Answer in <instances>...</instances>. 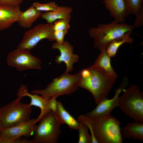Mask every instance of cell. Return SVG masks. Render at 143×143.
I'll list each match as a JSON object with an SVG mask.
<instances>
[{
	"mask_svg": "<svg viewBox=\"0 0 143 143\" xmlns=\"http://www.w3.org/2000/svg\"><path fill=\"white\" fill-rule=\"evenodd\" d=\"M123 138L143 140V122L133 121L121 128Z\"/></svg>",
	"mask_w": 143,
	"mask_h": 143,
	"instance_id": "cell-16",
	"label": "cell"
},
{
	"mask_svg": "<svg viewBox=\"0 0 143 143\" xmlns=\"http://www.w3.org/2000/svg\"><path fill=\"white\" fill-rule=\"evenodd\" d=\"M77 120L88 127L92 137V143L123 142L120 122L110 114L95 117L82 114Z\"/></svg>",
	"mask_w": 143,
	"mask_h": 143,
	"instance_id": "cell-1",
	"label": "cell"
},
{
	"mask_svg": "<svg viewBox=\"0 0 143 143\" xmlns=\"http://www.w3.org/2000/svg\"><path fill=\"white\" fill-rule=\"evenodd\" d=\"M56 116L61 124H65L71 128L78 129L79 122L65 109L62 103L57 101Z\"/></svg>",
	"mask_w": 143,
	"mask_h": 143,
	"instance_id": "cell-19",
	"label": "cell"
},
{
	"mask_svg": "<svg viewBox=\"0 0 143 143\" xmlns=\"http://www.w3.org/2000/svg\"><path fill=\"white\" fill-rule=\"evenodd\" d=\"M73 12L71 7L69 6H58L54 10L41 13V17L46 20L48 23L53 24L60 19H70Z\"/></svg>",
	"mask_w": 143,
	"mask_h": 143,
	"instance_id": "cell-17",
	"label": "cell"
},
{
	"mask_svg": "<svg viewBox=\"0 0 143 143\" xmlns=\"http://www.w3.org/2000/svg\"><path fill=\"white\" fill-rule=\"evenodd\" d=\"M79 122L78 129L79 132L78 143H92V138L91 135L88 132L89 129L84 123Z\"/></svg>",
	"mask_w": 143,
	"mask_h": 143,
	"instance_id": "cell-22",
	"label": "cell"
},
{
	"mask_svg": "<svg viewBox=\"0 0 143 143\" xmlns=\"http://www.w3.org/2000/svg\"><path fill=\"white\" fill-rule=\"evenodd\" d=\"M36 119H30L26 121L10 127L2 129L0 143H14L22 136H27L34 133Z\"/></svg>",
	"mask_w": 143,
	"mask_h": 143,
	"instance_id": "cell-10",
	"label": "cell"
},
{
	"mask_svg": "<svg viewBox=\"0 0 143 143\" xmlns=\"http://www.w3.org/2000/svg\"><path fill=\"white\" fill-rule=\"evenodd\" d=\"M14 143H33V142L32 140L20 138L16 140Z\"/></svg>",
	"mask_w": 143,
	"mask_h": 143,
	"instance_id": "cell-30",
	"label": "cell"
},
{
	"mask_svg": "<svg viewBox=\"0 0 143 143\" xmlns=\"http://www.w3.org/2000/svg\"><path fill=\"white\" fill-rule=\"evenodd\" d=\"M6 60L8 66L20 71L41 68L40 59L33 55L30 50L27 49L17 48L8 54Z\"/></svg>",
	"mask_w": 143,
	"mask_h": 143,
	"instance_id": "cell-8",
	"label": "cell"
},
{
	"mask_svg": "<svg viewBox=\"0 0 143 143\" xmlns=\"http://www.w3.org/2000/svg\"><path fill=\"white\" fill-rule=\"evenodd\" d=\"M51 47L53 49H58L60 52V55L56 57V62L58 64L62 62L65 63L66 68L65 72L69 73L72 71L73 70V64L77 62L79 59L78 55L73 53V46L66 41L62 43L56 42L53 44Z\"/></svg>",
	"mask_w": 143,
	"mask_h": 143,
	"instance_id": "cell-12",
	"label": "cell"
},
{
	"mask_svg": "<svg viewBox=\"0 0 143 143\" xmlns=\"http://www.w3.org/2000/svg\"><path fill=\"white\" fill-rule=\"evenodd\" d=\"M2 129V128H1V126L0 125V137L1 136Z\"/></svg>",
	"mask_w": 143,
	"mask_h": 143,
	"instance_id": "cell-31",
	"label": "cell"
},
{
	"mask_svg": "<svg viewBox=\"0 0 143 143\" xmlns=\"http://www.w3.org/2000/svg\"><path fill=\"white\" fill-rule=\"evenodd\" d=\"M32 5L38 11L45 12L54 10L58 6L55 2L52 1L45 3L35 2L33 3Z\"/></svg>",
	"mask_w": 143,
	"mask_h": 143,
	"instance_id": "cell-24",
	"label": "cell"
},
{
	"mask_svg": "<svg viewBox=\"0 0 143 143\" xmlns=\"http://www.w3.org/2000/svg\"><path fill=\"white\" fill-rule=\"evenodd\" d=\"M109 76L117 78L118 75L111 66V57L106 50L101 51L93 64Z\"/></svg>",
	"mask_w": 143,
	"mask_h": 143,
	"instance_id": "cell-20",
	"label": "cell"
},
{
	"mask_svg": "<svg viewBox=\"0 0 143 143\" xmlns=\"http://www.w3.org/2000/svg\"><path fill=\"white\" fill-rule=\"evenodd\" d=\"M23 0H0V5L12 7H20Z\"/></svg>",
	"mask_w": 143,
	"mask_h": 143,
	"instance_id": "cell-27",
	"label": "cell"
},
{
	"mask_svg": "<svg viewBox=\"0 0 143 143\" xmlns=\"http://www.w3.org/2000/svg\"><path fill=\"white\" fill-rule=\"evenodd\" d=\"M132 33L127 32L113 40L110 44L106 49V51L111 58L115 56L119 48L122 45L126 43H133L134 38L131 35Z\"/></svg>",
	"mask_w": 143,
	"mask_h": 143,
	"instance_id": "cell-21",
	"label": "cell"
},
{
	"mask_svg": "<svg viewBox=\"0 0 143 143\" xmlns=\"http://www.w3.org/2000/svg\"><path fill=\"white\" fill-rule=\"evenodd\" d=\"M41 12L37 10L33 6L20 13L17 21L21 27L25 28H30L33 24L41 17Z\"/></svg>",
	"mask_w": 143,
	"mask_h": 143,
	"instance_id": "cell-18",
	"label": "cell"
},
{
	"mask_svg": "<svg viewBox=\"0 0 143 143\" xmlns=\"http://www.w3.org/2000/svg\"><path fill=\"white\" fill-rule=\"evenodd\" d=\"M129 14L136 16L143 6V0H124Z\"/></svg>",
	"mask_w": 143,
	"mask_h": 143,
	"instance_id": "cell-23",
	"label": "cell"
},
{
	"mask_svg": "<svg viewBox=\"0 0 143 143\" xmlns=\"http://www.w3.org/2000/svg\"><path fill=\"white\" fill-rule=\"evenodd\" d=\"M17 97L0 108V125L2 129L13 126L28 120L32 112L30 103H22Z\"/></svg>",
	"mask_w": 143,
	"mask_h": 143,
	"instance_id": "cell-5",
	"label": "cell"
},
{
	"mask_svg": "<svg viewBox=\"0 0 143 143\" xmlns=\"http://www.w3.org/2000/svg\"><path fill=\"white\" fill-rule=\"evenodd\" d=\"M123 91L119 97L118 107L133 120L143 122V97L139 88L132 84Z\"/></svg>",
	"mask_w": 143,
	"mask_h": 143,
	"instance_id": "cell-6",
	"label": "cell"
},
{
	"mask_svg": "<svg viewBox=\"0 0 143 143\" xmlns=\"http://www.w3.org/2000/svg\"><path fill=\"white\" fill-rule=\"evenodd\" d=\"M133 25L135 28L140 27L143 25V6L138 11Z\"/></svg>",
	"mask_w": 143,
	"mask_h": 143,
	"instance_id": "cell-26",
	"label": "cell"
},
{
	"mask_svg": "<svg viewBox=\"0 0 143 143\" xmlns=\"http://www.w3.org/2000/svg\"><path fill=\"white\" fill-rule=\"evenodd\" d=\"M36 125L32 140L33 143H57L61 133V124L55 113H46Z\"/></svg>",
	"mask_w": 143,
	"mask_h": 143,
	"instance_id": "cell-7",
	"label": "cell"
},
{
	"mask_svg": "<svg viewBox=\"0 0 143 143\" xmlns=\"http://www.w3.org/2000/svg\"><path fill=\"white\" fill-rule=\"evenodd\" d=\"M53 25L48 23L39 24L26 31L17 48L31 50L42 39L55 41Z\"/></svg>",
	"mask_w": 143,
	"mask_h": 143,
	"instance_id": "cell-9",
	"label": "cell"
},
{
	"mask_svg": "<svg viewBox=\"0 0 143 143\" xmlns=\"http://www.w3.org/2000/svg\"><path fill=\"white\" fill-rule=\"evenodd\" d=\"M56 98L54 97L50 98L49 100V106L51 111L55 113L56 110L57 101Z\"/></svg>",
	"mask_w": 143,
	"mask_h": 143,
	"instance_id": "cell-29",
	"label": "cell"
},
{
	"mask_svg": "<svg viewBox=\"0 0 143 143\" xmlns=\"http://www.w3.org/2000/svg\"><path fill=\"white\" fill-rule=\"evenodd\" d=\"M127 77L124 78L119 88L116 90L114 97L109 99L105 98L97 104L95 108L92 110L85 115L90 117H95L110 114L111 111L116 107H118L120 95L128 84Z\"/></svg>",
	"mask_w": 143,
	"mask_h": 143,
	"instance_id": "cell-11",
	"label": "cell"
},
{
	"mask_svg": "<svg viewBox=\"0 0 143 143\" xmlns=\"http://www.w3.org/2000/svg\"><path fill=\"white\" fill-rule=\"evenodd\" d=\"M70 20L62 19L55 21L53 25V31H68L70 28Z\"/></svg>",
	"mask_w": 143,
	"mask_h": 143,
	"instance_id": "cell-25",
	"label": "cell"
},
{
	"mask_svg": "<svg viewBox=\"0 0 143 143\" xmlns=\"http://www.w3.org/2000/svg\"><path fill=\"white\" fill-rule=\"evenodd\" d=\"M80 75V71L74 74L65 72L59 77L53 79L44 89H34L30 93L49 98H57L60 96L70 94L77 90Z\"/></svg>",
	"mask_w": 143,
	"mask_h": 143,
	"instance_id": "cell-4",
	"label": "cell"
},
{
	"mask_svg": "<svg viewBox=\"0 0 143 143\" xmlns=\"http://www.w3.org/2000/svg\"><path fill=\"white\" fill-rule=\"evenodd\" d=\"M68 31H53V35L56 42L62 43L64 41V38Z\"/></svg>",
	"mask_w": 143,
	"mask_h": 143,
	"instance_id": "cell-28",
	"label": "cell"
},
{
	"mask_svg": "<svg viewBox=\"0 0 143 143\" xmlns=\"http://www.w3.org/2000/svg\"><path fill=\"white\" fill-rule=\"evenodd\" d=\"M132 24L119 23L114 20L108 24H99L96 27L90 29V37L94 39L93 47L101 51L106 50L113 40L128 32H133Z\"/></svg>",
	"mask_w": 143,
	"mask_h": 143,
	"instance_id": "cell-3",
	"label": "cell"
},
{
	"mask_svg": "<svg viewBox=\"0 0 143 143\" xmlns=\"http://www.w3.org/2000/svg\"><path fill=\"white\" fill-rule=\"evenodd\" d=\"M102 3L114 20L124 23L129 14L124 0H103Z\"/></svg>",
	"mask_w": 143,
	"mask_h": 143,
	"instance_id": "cell-14",
	"label": "cell"
},
{
	"mask_svg": "<svg viewBox=\"0 0 143 143\" xmlns=\"http://www.w3.org/2000/svg\"><path fill=\"white\" fill-rule=\"evenodd\" d=\"M16 95L17 97L21 99L24 96L28 97L31 99L30 104L31 106H37L40 109L41 113L36 119L35 123L39 122L46 113L51 111L49 104L50 98L40 96L36 94L30 93L28 92L27 87L26 86L21 84Z\"/></svg>",
	"mask_w": 143,
	"mask_h": 143,
	"instance_id": "cell-13",
	"label": "cell"
},
{
	"mask_svg": "<svg viewBox=\"0 0 143 143\" xmlns=\"http://www.w3.org/2000/svg\"><path fill=\"white\" fill-rule=\"evenodd\" d=\"M80 72L78 87L89 91L96 104L107 97L117 78L108 75L94 64Z\"/></svg>",
	"mask_w": 143,
	"mask_h": 143,
	"instance_id": "cell-2",
	"label": "cell"
},
{
	"mask_svg": "<svg viewBox=\"0 0 143 143\" xmlns=\"http://www.w3.org/2000/svg\"><path fill=\"white\" fill-rule=\"evenodd\" d=\"M21 11L20 7L0 5V31L8 28L17 22Z\"/></svg>",
	"mask_w": 143,
	"mask_h": 143,
	"instance_id": "cell-15",
	"label": "cell"
}]
</instances>
